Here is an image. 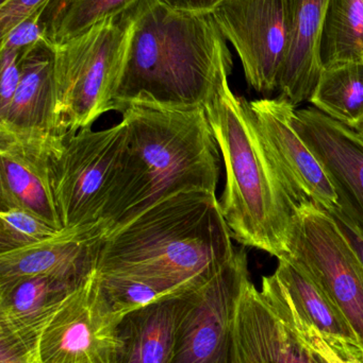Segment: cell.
<instances>
[{
    "label": "cell",
    "instance_id": "obj_1",
    "mask_svg": "<svg viewBox=\"0 0 363 363\" xmlns=\"http://www.w3.org/2000/svg\"><path fill=\"white\" fill-rule=\"evenodd\" d=\"M129 40L112 111L131 104L205 108L232 74V53L212 13L185 12L158 0L128 11Z\"/></svg>",
    "mask_w": 363,
    "mask_h": 363
},
{
    "label": "cell",
    "instance_id": "obj_2",
    "mask_svg": "<svg viewBox=\"0 0 363 363\" xmlns=\"http://www.w3.org/2000/svg\"><path fill=\"white\" fill-rule=\"evenodd\" d=\"M232 239L217 194L180 192L107 233L96 272L142 277L181 294L230 262Z\"/></svg>",
    "mask_w": 363,
    "mask_h": 363
},
{
    "label": "cell",
    "instance_id": "obj_3",
    "mask_svg": "<svg viewBox=\"0 0 363 363\" xmlns=\"http://www.w3.org/2000/svg\"><path fill=\"white\" fill-rule=\"evenodd\" d=\"M121 114L125 148L102 217L107 233L174 194H215L219 146L205 108L131 104Z\"/></svg>",
    "mask_w": 363,
    "mask_h": 363
},
{
    "label": "cell",
    "instance_id": "obj_4",
    "mask_svg": "<svg viewBox=\"0 0 363 363\" xmlns=\"http://www.w3.org/2000/svg\"><path fill=\"white\" fill-rule=\"evenodd\" d=\"M205 111L225 165L220 204L232 239L283 257L296 203L264 145L251 104L234 95L226 81Z\"/></svg>",
    "mask_w": 363,
    "mask_h": 363
},
{
    "label": "cell",
    "instance_id": "obj_5",
    "mask_svg": "<svg viewBox=\"0 0 363 363\" xmlns=\"http://www.w3.org/2000/svg\"><path fill=\"white\" fill-rule=\"evenodd\" d=\"M129 31L127 11L55 46V117L60 135L92 128L112 111Z\"/></svg>",
    "mask_w": 363,
    "mask_h": 363
},
{
    "label": "cell",
    "instance_id": "obj_6",
    "mask_svg": "<svg viewBox=\"0 0 363 363\" xmlns=\"http://www.w3.org/2000/svg\"><path fill=\"white\" fill-rule=\"evenodd\" d=\"M126 142L123 121L100 131L92 128L62 136L51 153V176L64 228L102 222Z\"/></svg>",
    "mask_w": 363,
    "mask_h": 363
},
{
    "label": "cell",
    "instance_id": "obj_7",
    "mask_svg": "<svg viewBox=\"0 0 363 363\" xmlns=\"http://www.w3.org/2000/svg\"><path fill=\"white\" fill-rule=\"evenodd\" d=\"M286 256L313 279L342 313L363 354V269L332 216L315 203L298 204Z\"/></svg>",
    "mask_w": 363,
    "mask_h": 363
},
{
    "label": "cell",
    "instance_id": "obj_8",
    "mask_svg": "<svg viewBox=\"0 0 363 363\" xmlns=\"http://www.w3.org/2000/svg\"><path fill=\"white\" fill-rule=\"evenodd\" d=\"M249 281L244 250L202 285L188 290L172 363H232L239 298Z\"/></svg>",
    "mask_w": 363,
    "mask_h": 363
},
{
    "label": "cell",
    "instance_id": "obj_9",
    "mask_svg": "<svg viewBox=\"0 0 363 363\" xmlns=\"http://www.w3.org/2000/svg\"><path fill=\"white\" fill-rule=\"evenodd\" d=\"M212 16L236 49L249 86L262 95L277 91L291 46L285 0H224Z\"/></svg>",
    "mask_w": 363,
    "mask_h": 363
},
{
    "label": "cell",
    "instance_id": "obj_10",
    "mask_svg": "<svg viewBox=\"0 0 363 363\" xmlns=\"http://www.w3.org/2000/svg\"><path fill=\"white\" fill-rule=\"evenodd\" d=\"M95 273L68 296L43 330L40 363H117L121 319L100 294Z\"/></svg>",
    "mask_w": 363,
    "mask_h": 363
},
{
    "label": "cell",
    "instance_id": "obj_11",
    "mask_svg": "<svg viewBox=\"0 0 363 363\" xmlns=\"http://www.w3.org/2000/svg\"><path fill=\"white\" fill-rule=\"evenodd\" d=\"M262 140L296 203L313 202L330 211L338 196L322 164L292 125L296 106L281 97L249 102Z\"/></svg>",
    "mask_w": 363,
    "mask_h": 363
},
{
    "label": "cell",
    "instance_id": "obj_12",
    "mask_svg": "<svg viewBox=\"0 0 363 363\" xmlns=\"http://www.w3.org/2000/svg\"><path fill=\"white\" fill-rule=\"evenodd\" d=\"M294 129L330 177L338 208L363 234V140L315 108L296 111Z\"/></svg>",
    "mask_w": 363,
    "mask_h": 363
},
{
    "label": "cell",
    "instance_id": "obj_13",
    "mask_svg": "<svg viewBox=\"0 0 363 363\" xmlns=\"http://www.w3.org/2000/svg\"><path fill=\"white\" fill-rule=\"evenodd\" d=\"M64 135L0 132V204L21 207L64 230L51 176V153Z\"/></svg>",
    "mask_w": 363,
    "mask_h": 363
},
{
    "label": "cell",
    "instance_id": "obj_14",
    "mask_svg": "<svg viewBox=\"0 0 363 363\" xmlns=\"http://www.w3.org/2000/svg\"><path fill=\"white\" fill-rule=\"evenodd\" d=\"M106 234L104 222L65 228L38 245L0 254V285L38 275L85 283L96 272Z\"/></svg>",
    "mask_w": 363,
    "mask_h": 363
},
{
    "label": "cell",
    "instance_id": "obj_15",
    "mask_svg": "<svg viewBox=\"0 0 363 363\" xmlns=\"http://www.w3.org/2000/svg\"><path fill=\"white\" fill-rule=\"evenodd\" d=\"M232 363H327L309 349L247 281L232 332Z\"/></svg>",
    "mask_w": 363,
    "mask_h": 363
},
{
    "label": "cell",
    "instance_id": "obj_16",
    "mask_svg": "<svg viewBox=\"0 0 363 363\" xmlns=\"http://www.w3.org/2000/svg\"><path fill=\"white\" fill-rule=\"evenodd\" d=\"M55 47L47 40L26 51L10 106L0 115V132L21 136L60 135L55 129Z\"/></svg>",
    "mask_w": 363,
    "mask_h": 363
},
{
    "label": "cell",
    "instance_id": "obj_17",
    "mask_svg": "<svg viewBox=\"0 0 363 363\" xmlns=\"http://www.w3.org/2000/svg\"><path fill=\"white\" fill-rule=\"evenodd\" d=\"M82 284L38 275L0 285V335L40 339L60 307Z\"/></svg>",
    "mask_w": 363,
    "mask_h": 363
},
{
    "label": "cell",
    "instance_id": "obj_18",
    "mask_svg": "<svg viewBox=\"0 0 363 363\" xmlns=\"http://www.w3.org/2000/svg\"><path fill=\"white\" fill-rule=\"evenodd\" d=\"M330 0H285L289 17L291 46L279 79V97L294 106L309 101L322 67L318 40Z\"/></svg>",
    "mask_w": 363,
    "mask_h": 363
},
{
    "label": "cell",
    "instance_id": "obj_19",
    "mask_svg": "<svg viewBox=\"0 0 363 363\" xmlns=\"http://www.w3.org/2000/svg\"><path fill=\"white\" fill-rule=\"evenodd\" d=\"M185 292L136 309L121 320L117 363H172Z\"/></svg>",
    "mask_w": 363,
    "mask_h": 363
},
{
    "label": "cell",
    "instance_id": "obj_20",
    "mask_svg": "<svg viewBox=\"0 0 363 363\" xmlns=\"http://www.w3.org/2000/svg\"><path fill=\"white\" fill-rule=\"evenodd\" d=\"M275 274L285 285L298 313L339 352L362 358L359 340L334 303L310 277L287 256L278 258Z\"/></svg>",
    "mask_w": 363,
    "mask_h": 363
},
{
    "label": "cell",
    "instance_id": "obj_21",
    "mask_svg": "<svg viewBox=\"0 0 363 363\" xmlns=\"http://www.w3.org/2000/svg\"><path fill=\"white\" fill-rule=\"evenodd\" d=\"M322 70L363 62V0H330L318 40Z\"/></svg>",
    "mask_w": 363,
    "mask_h": 363
},
{
    "label": "cell",
    "instance_id": "obj_22",
    "mask_svg": "<svg viewBox=\"0 0 363 363\" xmlns=\"http://www.w3.org/2000/svg\"><path fill=\"white\" fill-rule=\"evenodd\" d=\"M140 0H49L42 14L45 40L63 44L107 19L121 16Z\"/></svg>",
    "mask_w": 363,
    "mask_h": 363
},
{
    "label": "cell",
    "instance_id": "obj_23",
    "mask_svg": "<svg viewBox=\"0 0 363 363\" xmlns=\"http://www.w3.org/2000/svg\"><path fill=\"white\" fill-rule=\"evenodd\" d=\"M309 101L320 112L356 131L363 123V62L322 70Z\"/></svg>",
    "mask_w": 363,
    "mask_h": 363
},
{
    "label": "cell",
    "instance_id": "obj_24",
    "mask_svg": "<svg viewBox=\"0 0 363 363\" xmlns=\"http://www.w3.org/2000/svg\"><path fill=\"white\" fill-rule=\"evenodd\" d=\"M261 294L279 317L292 328L298 338L327 363H363L357 356L342 354L332 347L324 335L307 321L294 306L289 292L276 274L264 277Z\"/></svg>",
    "mask_w": 363,
    "mask_h": 363
},
{
    "label": "cell",
    "instance_id": "obj_25",
    "mask_svg": "<svg viewBox=\"0 0 363 363\" xmlns=\"http://www.w3.org/2000/svg\"><path fill=\"white\" fill-rule=\"evenodd\" d=\"M95 275L100 294L113 313L121 319L136 309L179 294L142 277L119 273L96 272Z\"/></svg>",
    "mask_w": 363,
    "mask_h": 363
},
{
    "label": "cell",
    "instance_id": "obj_26",
    "mask_svg": "<svg viewBox=\"0 0 363 363\" xmlns=\"http://www.w3.org/2000/svg\"><path fill=\"white\" fill-rule=\"evenodd\" d=\"M62 230L31 211L0 204V254L38 245L53 238Z\"/></svg>",
    "mask_w": 363,
    "mask_h": 363
},
{
    "label": "cell",
    "instance_id": "obj_27",
    "mask_svg": "<svg viewBox=\"0 0 363 363\" xmlns=\"http://www.w3.org/2000/svg\"><path fill=\"white\" fill-rule=\"evenodd\" d=\"M47 4L36 9L26 18L21 19L10 31L0 38V48L26 52L45 38V29L42 23V14Z\"/></svg>",
    "mask_w": 363,
    "mask_h": 363
},
{
    "label": "cell",
    "instance_id": "obj_28",
    "mask_svg": "<svg viewBox=\"0 0 363 363\" xmlns=\"http://www.w3.org/2000/svg\"><path fill=\"white\" fill-rule=\"evenodd\" d=\"M25 52L0 48V115L10 106L21 77Z\"/></svg>",
    "mask_w": 363,
    "mask_h": 363
},
{
    "label": "cell",
    "instance_id": "obj_29",
    "mask_svg": "<svg viewBox=\"0 0 363 363\" xmlns=\"http://www.w3.org/2000/svg\"><path fill=\"white\" fill-rule=\"evenodd\" d=\"M49 0H9L0 6V36L10 31L21 19L48 4Z\"/></svg>",
    "mask_w": 363,
    "mask_h": 363
},
{
    "label": "cell",
    "instance_id": "obj_30",
    "mask_svg": "<svg viewBox=\"0 0 363 363\" xmlns=\"http://www.w3.org/2000/svg\"><path fill=\"white\" fill-rule=\"evenodd\" d=\"M334 218L335 221L338 224L340 230H342L343 235L347 237L351 247L355 251L360 264L363 269V234L358 230L357 226L337 207L336 209L328 211Z\"/></svg>",
    "mask_w": 363,
    "mask_h": 363
},
{
    "label": "cell",
    "instance_id": "obj_31",
    "mask_svg": "<svg viewBox=\"0 0 363 363\" xmlns=\"http://www.w3.org/2000/svg\"><path fill=\"white\" fill-rule=\"evenodd\" d=\"M168 8L185 12L212 13L224 0H158Z\"/></svg>",
    "mask_w": 363,
    "mask_h": 363
},
{
    "label": "cell",
    "instance_id": "obj_32",
    "mask_svg": "<svg viewBox=\"0 0 363 363\" xmlns=\"http://www.w3.org/2000/svg\"><path fill=\"white\" fill-rule=\"evenodd\" d=\"M19 363H40V360H38V356H33V357L28 358V359L23 360V362Z\"/></svg>",
    "mask_w": 363,
    "mask_h": 363
},
{
    "label": "cell",
    "instance_id": "obj_33",
    "mask_svg": "<svg viewBox=\"0 0 363 363\" xmlns=\"http://www.w3.org/2000/svg\"><path fill=\"white\" fill-rule=\"evenodd\" d=\"M356 131H357V133L359 134L360 138L363 140V123L357 130H356Z\"/></svg>",
    "mask_w": 363,
    "mask_h": 363
},
{
    "label": "cell",
    "instance_id": "obj_34",
    "mask_svg": "<svg viewBox=\"0 0 363 363\" xmlns=\"http://www.w3.org/2000/svg\"><path fill=\"white\" fill-rule=\"evenodd\" d=\"M9 0H0V6H2V4H6V2H8Z\"/></svg>",
    "mask_w": 363,
    "mask_h": 363
}]
</instances>
